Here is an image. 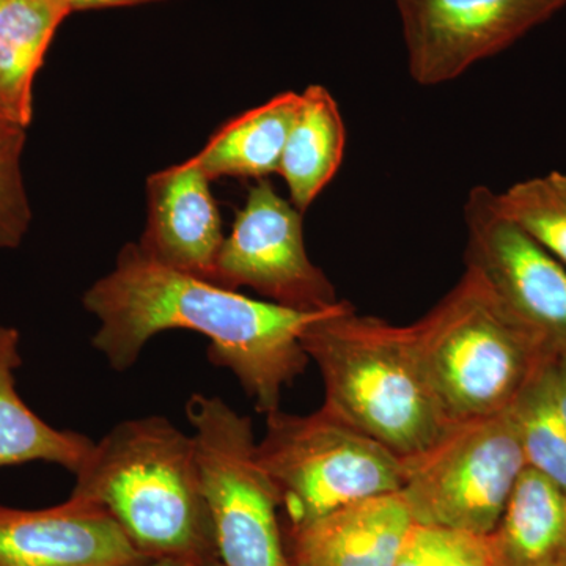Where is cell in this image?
Wrapping results in <instances>:
<instances>
[{
	"instance_id": "cell-13",
	"label": "cell",
	"mask_w": 566,
	"mask_h": 566,
	"mask_svg": "<svg viewBox=\"0 0 566 566\" xmlns=\"http://www.w3.org/2000/svg\"><path fill=\"white\" fill-rule=\"evenodd\" d=\"M412 526L400 493L354 502L304 524L281 521L283 566H395Z\"/></svg>"
},
{
	"instance_id": "cell-26",
	"label": "cell",
	"mask_w": 566,
	"mask_h": 566,
	"mask_svg": "<svg viewBox=\"0 0 566 566\" xmlns=\"http://www.w3.org/2000/svg\"><path fill=\"white\" fill-rule=\"evenodd\" d=\"M104 566H182L175 564L170 560H134V562H120V564H111Z\"/></svg>"
},
{
	"instance_id": "cell-2",
	"label": "cell",
	"mask_w": 566,
	"mask_h": 566,
	"mask_svg": "<svg viewBox=\"0 0 566 566\" xmlns=\"http://www.w3.org/2000/svg\"><path fill=\"white\" fill-rule=\"evenodd\" d=\"M74 475L71 495L102 505L140 556L182 566L219 558L193 436L166 417L115 424Z\"/></svg>"
},
{
	"instance_id": "cell-15",
	"label": "cell",
	"mask_w": 566,
	"mask_h": 566,
	"mask_svg": "<svg viewBox=\"0 0 566 566\" xmlns=\"http://www.w3.org/2000/svg\"><path fill=\"white\" fill-rule=\"evenodd\" d=\"M20 340L18 329L0 326V469L46 461L76 474L95 442L51 427L24 403L14 382L22 364Z\"/></svg>"
},
{
	"instance_id": "cell-19",
	"label": "cell",
	"mask_w": 566,
	"mask_h": 566,
	"mask_svg": "<svg viewBox=\"0 0 566 566\" xmlns=\"http://www.w3.org/2000/svg\"><path fill=\"white\" fill-rule=\"evenodd\" d=\"M553 363L534 376L509 411L528 468L566 495V424L554 394Z\"/></svg>"
},
{
	"instance_id": "cell-3",
	"label": "cell",
	"mask_w": 566,
	"mask_h": 566,
	"mask_svg": "<svg viewBox=\"0 0 566 566\" xmlns=\"http://www.w3.org/2000/svg\"><path fill=\"white\" fill-rule=\"evenodd\" d=\"M301 344L322 374L323 411L401 460L455 424L424 378L409 326L359 315L342 301L304 327Z\"/></svg>"
},
{
	"instance_id": "cell-27",
	"label": "cell",
	"mask_w": 566,
	"mask_h": 566,
	"mask_svg": "<svg viewBox=\"0 0 566 566\" xmlns=\"http://www.w3.org/2000/svg\"><path fill=\"white\" fill-rule=\"evenodd\" d=\"M10 126H13V125H11V123L7 122L6 118L2 117V115H0V129L10 128Z\"/></svg>"
},
{
	"instance_id": "cell-17",
	"label": "cell",
	"mask_w": 566,
	"mask_h": 566,
	"mask_svg": "<svg viewBox=\"0 0 566 566\" xmlns=\"http://www.w3.org/2000/svg\"><path fill=\"white\" fill-rule=\"evenodd\" d=\"M345 147V122L334 96L323 85L305 88L277 172L303 214L340 169Z\"/></svg>"
},
{
	"instance_id": "cell-21",
	"label": "cell",
	"mask_w": 566,
	"mask_h": 566,
	"mask_svg": "<svg viewBox=\"0 0 566 566\" xmlns=\"http://www.w3.org/2000/svg\"><path fill=\"white\" fill-rule=\"evenodd\" d=\"M24 128L0 129V248L13 249L28 232L32 212L22 180Z\"/></svg>"
},
{
	"instance_id": "cell-7",
	"label": "cell",
	"mask_w": 566,
	"mask_h": 566,
	"mask_svg": "<svg viewBox=\"0 0 566 566\" xmlns=\"http://www.w3.org/2000/svg\"><path fill=\"white\" fill-rule=\"evenodd\" d=\"M186 416L219 560L226 566H283L281 509L256 460L251 419L203 394L189 398Z\"/></svg>"
},
{
	"instance_id": "cell-28",
	"label": "cell",
	"mask_w": 566,
	"mask_h": 566,
	"mask_svg": "<svg viewBox=\"0 0 566 566\" xmlns=\"http://www.w3.org/2000/svg\"><path fill=\"white\" fill-rule=\"evenodd\" d=\"M3 2H6V0H0V7H2Z\"/></svg>"
},
{
	"instance_id": "cell-22",
	"label": "cell",
	"mask_w": 566,
	"mask_h": 566,
	"mask_svg": "<svg viewBox=\"0 0 566 566\" xmlns=\"http://www.w3.org/2000/svg\"><path fill=\"white\" fill-rule=\"evenodd\" d=\"M458 532L415 524L395 566H442L452 553Z\"/></svg>"
},
{
	"instance_id": "cell-25",
	"label": "cell",
	"mask_w": 566,
	"mask_h": 566,
	"mask_svg": "<svg viewBox=\"0 0 566 566\" xmlns=\"http://www.w3.org/2000/svg\"><path fill=\"white\" fill-rule=\"evenodd\" d=\"M71 11L107 9V7L136 6V3L158 2V0H63Z\"/></svg>"
},
{
	"instance_id": "cell-1",
	"label": "cell",
	"mask_w": 566,
	"mask_h": 566,
	"mask_svg": "<svg viewBox=\"0 0 566 566\" xmlns=\"http://www.w3.org/2000/svg\"><path fill=\"white\" fill-rule=\"evenodd\" d=\"M84 307L99 322L93 346L114 370L132 368L156 334L193 331L210 340L211 363L229 368L264 416L277 411L283 389L307 368L301 334L322 314L255 301L170 270L139 244L122 249L114 271L85 292Z\"/></svg>"
},
{
	"instance_id": "cell-20",
	"label": "cell",
	"mask_w": 566,
	"mask_h": 566,
	"mask_svg": "<svg viewBox=\"0 0 566 566\" xmlns=\"http://www.w3.org/2000/svg\"><path fill=\"white\" fill-rule=\"evenodd\" d=\"M499 208L566 268V174L551 172L495 192Z\"/></svg>"
},
{
	"instance_id": "cell-9",
	"label": "cell",
	"mask_w": 566,
	"mask_h": 566,
	"mask_svg": "<svg viewBox=\"0 0 566 566\" xmlns=\"http://www.w3.org/2000/svg\"><path fill=\"white\" fill-rule=\"evenodd\" d=\"M211 283L249 286L270 303L297 312L329 311L340 304L333 283L308 259L303 212L268 180H259L223 240Z\"/></svg>"
},
{
	"instance_id": "cell-8",
	"label": "cell",
	"mask_w": 566,
	"mask_h": 566,
	"mask_svg": "<svg viewBox=\"0 0 566 566\" xmlns=\"http://www.w3.org/2000/svg\"><path fill=\"white\" fill-rule=\"evenodd\" d=\"M465 270L553 356H566V268L475 186L464 203Z\"/></svg>"
},
{
	"instance_id": "cell-4",
	"label": "cell",
	"mask_w": 566,
	"mask_h": 566,
	"mask_svg": "<svg viewBox=\"0 0 566 566\" xmlns=\"http://www.w3.org/2000/svg\"><path fill=\"white\" fill-rule=\"evenodd\" d=\"M409 329L424 378L452 423L509 411L556 359L469 270Z\"/></svg>"
},
{
	"instance_id": "cell-16",
	"label": "cell",
	"mask_w": 566,
	"mask_h": 566,
	"mask_svg": "<svg viewBox=\"0 0 566 566\" xmlns=\"http://www.w3.org/2000/svg\"><path fill=\"white\" fill-rule=\"evenodd\" d=\"M63 0H6L0 7V115L25 128L33 114V81L59 25Z\"/></svg>"
},
{
	"instance_id": "cell-11",
	"label": "cell",
	"mask_w": 566,
	"mask_h": 566,
	"mask_svg": "<svg viewBox=\"0 0 566 566\" xmlns=\"http://www.w3.org/2000/svg\"><path fill=\"white\" fill-rule=\"evenodd\" d=\"M150 560L102 505L70 494L41 510L0 505V566H104Z\"/></svg>"
},
{
	"instance_id": "cell-10",
	"label": "cell",
	"mask_w": 566,
	"mask_h": 566,
	"mask_svg": "<svg viewBox=\"0 0 566 566\" xmlns=\"http://www.w3.org/2000/svg\"><path fill=\"white\" fill-rule=\"evenodd\" d=\"M409 76L449 84L564 10L566 0H394Z\"/></svg>"
},
{
	"instance_id": "cell-14",
	"label": "cell",
	"mask_w": 566,
	"mask_h": 566,
	"mask_svg": "<svg viewBox=\"0 0 566 566\" xmlns=\"http://www.w3.org/2000/svg\"><path fill=\"white\" fill-rule=\"evenodd\" d=\"M485 542L494 566H566V495L527 465Z\"/></svg>"
},
{
	"instance_id": "cell-5",
	"label": "cell",
	"mask_w": 566,
	"mask_h": 566,
	"mask_svg": "<svg viewBox=\"0 0 566 566\" xmlns=\"http://www.w3.org/2000/svg\"><path fill=\"white\" fill-rule=\"evenodd\" d=\"M256 460L273 485L282 523L304 524L354 502L400 493L405 461L327 415H266Z\"/></svg>"
},
{
	"instance_id": "cell-6",
	"label": "cell",
	"mask_w": 566,
	"mask_h": 566,
	"mask_svg": "<svg viewBox=\"0 0 566 566\" xmlns=\"http://www.w3.org/2000/svg\"><path fill=\"white\" fill-rule=\"evenodd\" d=\"M405 461L400 494L419 526L486 536L527 468L510 411L450 427Z\"/></svg>"
},
{
	"instance_id": "cell-18",
	"label": "cell",
	"mask_w": 566,
	"mask_h": 566,
	"mask_svg": "<svg viewBox=\"0 0 566 566\" xmlns=\"http://www.w3.org/2000/svg\"><path fill=\"white\" fill-rule=\"evenodd\" d=\"M301 93L285 92L226 123L193 161L210 180L221 177L264 180L279 172Z\"/></svg>"
},
{
	"instance_id": "cell-12",
	"label": "cell",
	"mask_w": 566,
	"mask_h": 566,
	"mask_svg": "<svg viewBox=\"0 0 566 566\" xmlns=\"http://www.w3.org/2000/svg\"><path fill=\"white\" fill-rule=\"evenodd\" d=\"M210 181L192 158L151 175L139 243L155 262L208 282L226 240Z\"/></svg>"
},
{
	"instance_id": "cell-24",
	"label": "cell",
	"mask_w": 566,
	"mask_h": 566,
	"mask_svg": "<svg viewBox=\"0 0 566 566\" xmlns=\"http://www.w3.org/2000/svg\"><path fill=\"white\" fill-rule=\"evenodd\" d=\"M551 371H553L554 394H556L558 409L566 424V356L556 357Z\"/></svg>"
},
{
	"instance_id": "cell-23",
	"label": "cell",
	"mask_w": 566,
	"mask_h": 566,
	"mask_svg": "<svg viewBox=\"0 0 566 566\" xmlns=\"http://www.w3.org/2000/svg\"><path fill=\"white\" fill-rule=\"evenodd\" d=\"M442 566H494L485 536L458 534L452 553Z\"/></svg>"
}]
</instances>
